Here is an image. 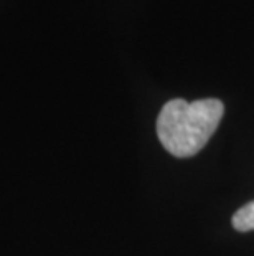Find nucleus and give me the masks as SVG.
Listing matches in <instances>:
<instances>
[{"mask_svg":"<svg viewBox=\"0 0 254 256\" xmlns=\"http://www.w3.org/2000/svg\"><path fill=\"white\" fill-rule=\"evenodd\" d=\"M233 223L235 230L238 232H251L254 230V200L241 206L240 210L233 215Z\"/></svg>","mask_w":254,"mask_h":256,"instance_id":"nucleus-2","label":"nucleus"},{"mask_svg":"<svg viewBox=\"0 0 254 256\" xmlns=\"http://www.w3.org/2000/svg\"><path fill=\"white\" fill-rule=\"evenodd\" d=\"M223 112V102L215 98L192 102L172 100L157 118V136L172 156L192 157L207 146Z\"/></svg>","mask_w":254,"mask_h":256,"instance_id":"nucleus-1","label":"nucleus"}]
</instances>
